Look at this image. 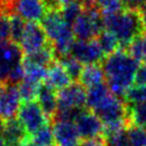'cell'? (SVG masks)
<instances>
[{
    "label": "cell",
    "mask_w": 146,
    "mask_h": 146,
    "mask_svg": "<svg viewBox=\"0 0 146 146\" xmlns=\"http://www.w3.org/2000/svg\"><path fill=\"white\" fill-rule=\"evenodd\" d=\"M95 7L102 15H109L121 12L125 9L123 0H94Z\"/></svg>",
    "instance_id": "cell-27"
},
{
    "label": "cell",
    "mask_w": 146,
    "mask_h": 146,
    "mask_svg": "<svg viewBox=\"0 0 146 146\" xmlns=\"http://www.w3.org/2000/svg\"><path fill=\"white\" fill-rule=\"evenodd\" d=\"M4 124H5V122H4L3 119H1V118H0V138H1V137H2V134H3Z\"/></svg>",
    "instance_id": "cell-42"
},
{
    "label": "cell",
    "mask_w": 146,
    "mask_h": 146,
    "mask_svg": "<svg viewBox=\"0 0 146 146\" xmlns=\"http://www.w3.org/2000/svg\"><path fill=\"white\" fill-rule=\"evenodd\" d=\"M83 5L80 2V0H76L72 3L65 5L63 8L60 9V12H61L62 16L64 18V21L69 25V26H73V24L76 21L78 17L81 15V13L83 12Z\"/></svg>",
    "instance_id": "cell-24"
},
{
    "label": "cell",
    "mask_w": 146,
    "mask_h": 146,
    "mask_svg": "<svg viewBox=\"0 0 146 146\" xmlns=\"http://www.w3.org/2000/svg\"><path fill=\"white\" fill-rule=\"evenodd\" d=\"M0 146H5V142H4V140L2 137L0 138Z\"/></svg>",
    "instance_id": "cell-43"
},
{
    "label": "cell",
    "mask_w": 146,
    "mask_h": 146,
    "mask_svg": "<svg viewBox=\"0 0 146 146\" xmlns=\"http://www.w3.org/2000/svg\"><path fill=\"white\" fill-rule=\"evenodd\" d=\"M41 1L47 7L49 11L50 10H60L59 0H41Z\"/></svg>",
    "instance_id": "cell-38"
},
{
    "label": "cell",
    "mask_w": 146,
    "mask_h": 146,
    "mask_svg": "<svg viewBox=\"0 0 146 146\" xmlns=\"http://www.w3.org/2000/svg\"><path fill=\"white\" fill-rule=\"evenodd\" d=\"M10 18H11V41L19 45L27 24L25 23L24 18L16 13H11Z\"/></svg>",
    "instance_id": "cell-23"
},
{
    "label": "cell",
    "mask_w": 146,
    "mask_h": 146,
    "mask_svg": "<svg viewBox=\"0 0 146 146\" xmlns=\"http://www.w3.org/2000/svg\"><path fill=\"white\" fill-rule=\"evenodd\" d=\"M125 100L128 105L146 104V85L131 86L126 94Z\"/></svg>",
    "instance_id": "cell-31"
},
{
    "label": "cell",
    "mask_w": 146,
    "mask_h": 146,
    "mask_svg": "<svg viewBox=\"0 0 146 146\" xmlns=\"http://www.w3.org/2000/svg\"><path fill=\"white\" fill-rule=\"evenodd\" d=\"M24 52L19 45L12 41L0 42V84L8 83L12 69L23 62Z\"/></svg>",
    "instance_id": "cell-6"
},
{
    "label": "cell",
    "mask_w": 146,
    "mask_h": 146,
    "mask_svg": "<svg viewBox=\"0 0 146 146\" xmlns=\"http://www.w3.org/2000/svg\"><path fill=\"white\" fill-rule=\"evenodd\" d=\"M92 111L99 117L102 124H107V123L118 121V119H125L129 126L128 104L124 102L122 98L115 96L112 92L100 105Z\"/></svg>",
    "instance_id": "cell-5"
},
{
    "label": "cell",
    "mask_w": 146,
    "mask_h": 146,
    "mask_svg": "<svg viewBox=\"0 0 146 146\" xmlns=\"http://www.w3.org/2000/svg\"><path fill=\"white\" fill-rule=\"evenodd\" d=\"M104 29L116 37L122 49H128L132 42L144 31L141 18L135 11L123 10L121 12L104 15Z\"/></svg>",
    "instance_id": "cell-2"
},
{
    "label": "cell",
    "mask_w": 146,
    "mask_h": 146,
    "mask_svg": "<svg viewBox=\"0 0 146 146\" xmlns=\"http://www.w3.org/2000/svg\"><path fill=\"white\" fill-rule=\"evenodd\" d=\"M17 119L19 121L26 132L31 137L44 126L49 125V119L42 110L37 102H21L17 113Z\"/></svg>",
    "instance_id": "cell-4"
},
{
    "label": "cell",
    "mask_w": 146,
    "mask_h": 146,
    "mask_svg": "<svg viewBox=\"0 0 146 146\" xmlns=\"http://www.w3.org/2000/svg\"><path fill=\"white\" fill-rule=\"evenodd\" d=\"M139 16L141 18L144 29H146V2L142 5V8L139 10Z\"/></svg>",
    "instance_id": "cell-39"
},
{
    "label": "cell",
    "mask_w": 146,
    "mask_h": 146,
    "mask_svg": "<svg viewBox=\"0 0 146 146\" xmlns=\"http://www.w3.org/2000/svg\"><path fill=\"white\" fill-rule=\"evenodd\" d=\"M111 93L109 86L105 83L95 85L86 91V107L89 110H94L100 105Z\"/></svg>",
    "instance_id": "cell-20"
},
{
    "label": "cell",
    "mask_w": 146,
    "mask_h": 146,
    "mask_svg": "<svg viewBox=\"0 0 146 146\" xmlns=\"http://www.w3.org/2000/svg\"><path fill=\"white\" fill-rule=\"evenodd\" d=\"M59 62L63 65V67L67 72V74L69 75V77L72 78L73 81L79 80V77L81 75L82 69L84 67L80 62L78 61V60H76L72 56H67V57L62 58V59L59 60Z\"/></svg>",
    "instance_id": "cell-26"
},
{
    "label": "cell",
    "mask_w": 146,
    "mask_h": 146,
    "mask_svg": "<svg viewBox=\"0 0 146 146\" xmlns=\"http://www.w3.org/2000/svg\"><path fill=\"white\" fill-rule=\"evenodd\" d=\"M70 56L80 62L81 64L91 65L99 64L105 58L100 45L97 40L90 41H75L73 44Z\"/></svg>",
    "instance_id": "cell-9"
},
{
    "label": "cell",
    "mask_w": 146,
    "mask_h": 146,
    "mask_svg": "<svg viewBox=\"0 0 146 146\" xmlns=\"http://www.w3.org/2000/svg\"><path fill=\"white\" fill-rule=\"evenodd\" d=\"M72 28L74 35L78 41L95 40V37H98L105 30L102 13L96 8L84 9L81 15L73 24Z\"/></svg>",
    "instance_id": "cell-3"
},
{
    "label": "cell",
    "mask_w": 146,
    "mask_h": 146,
    "mask_svg": "<svg viewBox=\"0 0 146 146\" xmlns=\"http://www.w3.org/2000/svg\"><path fill=\"white\" fill-rule=\"evenodd\" d=\"M25 68V79L28 81L34 82V83H43L46 80L47 73H48V67L41 66L36 64H30L23 62Z\"/></svg>",
    "instance_id": "cell-21"
},
{
    "label": "cell",
    "mask_w": 146,
    "mask_h": 146,
    "mask_svg": "<svg viewBox=\"0 0 146 146\" xmlns=\"http://www.w3.org/2000/svg\"><path fill=\"white\" fill-rule=\"evenodd\" d=\"M139 63L125 49H118L105 59L102 69L110 91L119 98H124L134 82Z\"/></svg>",
    "instance_id": "cell-1"
},
{
    "label": "cell",
    "mask_w": 146,
    "mask_h": 146,
    "mask_svg": "<svg viewBox=\"0 0 146 146\" xmlns=\"http://www.w3.org/2000/svg\"><path fill=\"white\" fill-rule=\"evenodd\" d=\"M60 10H50L42 21V26L50 41L52 42L67 26Z\"/></svg>",
    "instance_id": "cell-16"
},
{
    "label": "cell",
    "mask_w": 146,
    "mask_h": 146,
    "mask_svg": "<svg viewBox=\"0 0 146 146\" xmlns=\"http://www.w3.org/2000/svg\"><path fill=\"white\" fill-rule=\"evenodd\" d=\"M51 43L45 32L43 26L36 21H28L26 25L21 46L24 54L35 52Z\"/></svg>",
    "instance_id": "cell-7"
},
{
    "label": "cell",
    "mask_w": 146,
    "mask_h": 146,
    "mask_svg": "<svg viewBox=\"0 0 146 146\" xmlns=\"http://www.w3.org/2000/svg\"><path fill=\"white\" fill-rule=\"evenodd\" d=\"M128 122L130 125L146 128V104L128 105Z\"/></svg>",
    "instance_id": "cell-22"
},
{
    "label": "cell",
    "mask_w": 146,
    "mask_h": 146,
    "mask_svg": "<svg viewBox=\"0 0 146 146\" xmlns=\"http://www.w3.org/2000/svg\"><path fill=\"white\" fill-rule=\"evenodd\" d=\"M37 104L49 119H52L58 110V92L43 82L38 89Z\"/></svg>",
    "instance_id": "cell-14"
},
{
    "label": "cell",
    "mask_w": 146,
    "mask_h": 146,
    "mask_svg": "<svg viewBox=\"0 0 146 146\" xmlns=\"http://www.w3.org/2000/svg\"><path fill=\"white\" fill-rule=\"evenodd\" d=\"M29 137L30 135L26 132L25 128L17 118H12L5 122L2 138L7 144L24 143Z\"/></svg>",
    "instance_id": "cell-17"
},
{
    "label": "cell",
    "mask_w": 146,
    "mask_h": 146,
    "mask_svg": "<svg viewBox=\"0 0 146 146\" xmlns=\"http://www.w3.org/2000/svg\"><path fill=\"white\" fill-rule=\"evenodd\" d=\"M127 133L131 146H146V128L130 125L127 128Z\"/></svg>",
    "instance_id": "cell-30"
},
{
    "label": "cell",
    "mask_w": 146,
    "mask_h": 146,
    "mask_svg": "<svg viewBox=\"0 0 146 146\" xmlns=\"http://www.w3.org/2000/svg\"><path fill=\"white\" fill-rule=\"evenodd\" d=\"M78 146H106V142L104 137H98L95 139H90V140H83L79 143Z\"/></svg>",
    "instance_id": "cell-37"
},
{
    "label": "cell",
    "mask_w": 146,
    "mask_h": 146,
    "mask_svg": "<svg viewBox=\"0 0 146 146\" xmlns=\"http://www.w3.org/2000/svg\"><path fill=\"white\" fill-rule=\"evenodd\" d=\"M30 138L38 146H53L56 144L52 127H50L49 125L44 126Z\"/></svg>",
    "instance_id": "cell-28"
},
{
    "label": "cell",
    "mask_w": 146,
    "mask_h": 146,
    "mask_svg": "<svg viewBox=\"0 0 146 146\" xmlns=\"http://www.w3.org/2000/svg\"><path fill=\"white\" fill-rule=\"evenodd\" d=\"M74 123L76 125L79 137L83 140L102 137L104 124L91 110H81Z\"/></svg>",
    "instance_id": "cell-10"
},
{
    "label": "cell",
    "mask_w": 146,
    "mask_h": 146,
    "mask_svg": "<svg viewBox=\"0 0 146 146\" xmlns=\"http://www.w3.org/2000/svg\"><path fill=\"white\" fill-rule=\"evenodd\" d=\"M23 146H38V145L33 142L32 140H31V138L29 137V138L27 139V140H26L24 143H23Z\"/></svg>",
    "instance_id": "cell-41"
},
{
    "label": "cell",
    "mask_w": 146,
    "mask_h": 146,
    "mask_svg": "<svg viewBox=\"0 0 146 146\" xmlns=\"http://www.w3.org/2000/svg\"><path fill=\"white\" fill-rule=\"evenodd\" d=\"M11 41V18L10 13L0 12V42Z\"/></svg>",
    "instance_id": "cell-33"
},
{
    "label": "cell",
    "mask_w": 146,
    "mask_h": 146,
    "mask_svg": "<svg viewBox=\"0 0 146 146\" xmlns=\"http://www.w3.org/2000/svg\"><path fill=\"white\" fill-rule=\"evenodd\" d=\"M141 42H142V61L144 62V65H146V33L142 34Z\"/></svg>",
    "instance_id": "cell-40"
},
{
    "label": "cell",
    "mask_w": 146,
    "mask_h": 146,
    "mask_svg": "<svg viewBox=\"0 0 146 146\" xmlns=\"http://www.w3.org/2000/svg\"><path fill=\"white\" fill-rule=\"evenodd\" d=\"M105 79V72L102 66L99 64H91L85 65L83 67L79 77V82L84 88L90 89L92 86L104 83Z\"/></svg>",
    "instance_id": "cell-18"
},
{
    "label": "cell",
    "mask_w": 146,
    "mask_h": 146,
    "mask_svg": "<svg viewBox=\"0 0 146 146\" xmlns=\"http://www.w3.org/2000/svg\"><path fill=\"white\" fill-rule=\"evenodd\" d=\"M41 84L42 83H34V82L28 81V80H24L21 84H18L21 102H26L35 100Z\"/></svg>",
    "instance_id": "cell-29"
},
{
    "label": "cell",
    "mask_w": 146,
    "mask_h": 146,
    "mask_svg": "<svg viewBox=\"0 0 146 146\" xmlns=\"http://www.w3.org/2000/svg\"><path fill=\"white\" fill-rule=\"evenodd\" d=\"M125 8L130 11H135L140 10L142 8V5L146 2V0H123Z\"/></svg>",
    "instance_id": "cell-36"
},
{
    "label": "cell",
    "mask_w": 146,
    "mask_h": 146,
    "mask_svg": "<svg viewBox=\"0 0 146 146\" xmlns=\"http://www.w3.org/2000/svg\"><path fill=\"white\" fill-rule=\"evenodd\" d=\"M98 44L100 45L102 51L105 54H111V53L115 52L116 50H118V46L119 43L116 40V37L114 36L113 34H111L109 31L104 30L97 37Z\"/></svg>",
    "instance_id": "cell-25"
},
{
    "label": "cell",
    "mask_w": 146,
    "mask_h": 146,
    "mask_svg": "<svg viewBox=\"0 0 146 146\" xmlns=\"http://www.w3.org/2000/svg\"><path fill=\"white\" fill-rule=\"evenodd\" d=\"M24 79H25V68H24V65H23V62H21V63L17 64L12 69V72H11L10 76H9L8 83L18 85L24 81Z\"/></svg>",
    "instance_id": "cell-34"
},
{
    "label": "cell",
    "mask_w": 146,
    "mask_h": 146,
    "mask_svg": "<svg viewBox=\"0 0 146 146\" xmlns=\"http://www.w3.org/2000/svg\"><path fill=\"white\" fill-rule=\"evenodd\" d=\"M86 106V91L80 83H72L58 92V109H83Z\"/></svg>",
    "instance_id": "cell-11"
},
{
    "label": "cell",
    "mask_w": 146,
    "mask_h": 146,
    "mask_svg": "<svg viewBox=\"0 0 146 146\" xmlns=\"http://www.w3.org/2000/svg\"><path fill=\"white\" fill-rule=\"evenodd\" d=\"M54 142L58 146H64L67 144L79 143V134L74 122L66 121H57L53 122L52 126Z\"/></svg>",
    "instance_id": "cell-13"
},
{
    "label": "cell",
    "mask_w": 146,
    "mask_h": 146,
    "mask_svg": "<svg viewBox=\"0 0 146 146\" xmlns=\"http://www.w3.org/2000/svg\"><path fill=\"white\" fill-rule=\"evenodd\" d=\"M48 11L41 0H15L13 5V13H16L28 21L42 23Z\"/></svg>",
    "instance_id": "cell-12"
},
{
    "label": "cell",
    "mask_w": 146,
    "mask_h": 146,
    "mask_svg": "<svg viewBox=\"0 0 146 146\" xmlns=\"http://www.w3.org/2000/svg\"><path fill=\"white\" fill-rule=\"evenodd\" d=\"M134 85H146V65H140L134 76Z\"/></svg>",
    "instance_id": "cell-35"
},
{
    "label": "cell",
    "mask_w": 146,
    "mask_h": 146,
    "mask_svg": "<svg viewBox=\"0 0 146 146\" xmlns=\"http://www.w3.org/2000/svg\"><path fill=\"white\" fill-rule=\"evenodd\" d=\"M21 105L18 85L0 84V118L7 122L17 115Z\"/></svg>",
    "instance_id": "cell-8"
},
{
    "label": "cell",
    "mask_w": 146,
    "mask_h": 146,
    "mask_svg": "<svg viewBox=\"0 0 146 146\" xmlns=\"http://www.w3.org/2000/svg\"><path fill=\"white\" fill-rule=\"evenodd\" d=\"M56 52H54V48H53L52 43H50L44 48L37 50L35 52L29 53V54H24V59L23 62L26 63H30V64H36L45 66V67H49L50 65L56 62Z\"/></svg>",
    "instance_id": "cell-19"
},
{
    "label": "cell",
    "mask_w": 146,
    "mask_h": 146,
    "mask_svg": "<svg viewBox=\"0 0 146 146\" xmlns=\"http://www.w3.org/2000/svg\"><path fill=\"white\" fill-rule=\"evenodd\" d=\"M127 128L115 134H112L109 137H104L106 146H131L129 138H128V133H127Z\"/></svg>",
    "instance_id": "cell-32"
},
{
    "label": "cell",
    "mask_w": 146,
    "mask_h": 146,
    "mask_svg": "<svg viewBox=\"0 0 146 146\" xmlns=\"http://www.w3.org/2000/svg\"><path fill=\"white\" fill-rule=\"evenodd\" d=\"M45 83L59 92L72 84L73 80L65 70L63 65L60 62L56 61L48 67V73Z\"/></svg>",
    "instance_id": "cell-15"
}]
</instances>
